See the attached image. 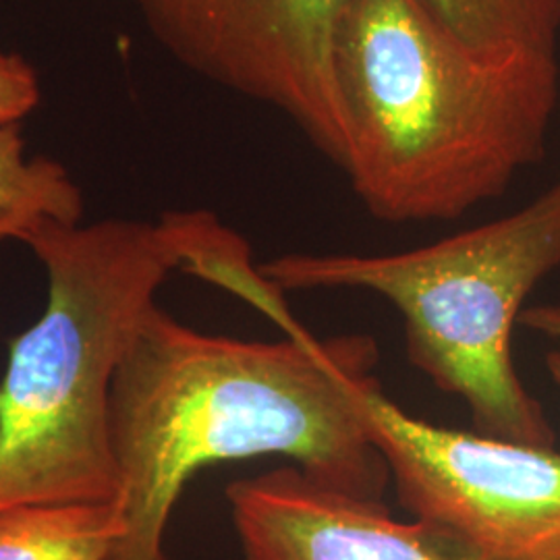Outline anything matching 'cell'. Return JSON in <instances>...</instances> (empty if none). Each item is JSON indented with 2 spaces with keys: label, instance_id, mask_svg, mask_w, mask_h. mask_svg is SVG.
Returning <instances> with one entry per match:
<instances>
[{
  "label": "cell",
  "instance_id": "1",
  "mask_svg": "<svg viewBox=\"0 0 560 560\" xmlns=\"http://www.w3.org/2000/svg\"><path fill=\"white\" fill-rule=\"evenodd\" d=\"M241 300L284 339L200 332L159 303L138 324L110 393L122 536L106 560H168L166 527L183 490L226 460L284 457L326 488L384 501L390 474L355 400L378 358L374 340L312 337L264 277Z\"/></svg>",
  "mask_w": 560,
  "mask_h": 560
},
{
  "label": "cell",
  "instance_id": "2",
  "mask_svg": "<svg viewBox=\"0 0 560 560\" xmlns=\"http://www.w3.org/2000/svg\"><path fill=\"white\" fill-rule=\"evenodd\" d=\"M335 67L339 168L378 221H455L544 156L557 55L480 52L425 0H349Z\"/></svg>",
  "mask_w": 560,
  "mask_h": 560
},
{
  "label": "cell",
  "instance_id": "3",
  "mask_svg": "<svg viewBox=\"0 0 560 560\" xmlns=\"http://www.w3.org/2000/svg\"><path fill=\"white\" fill-rule=\"evenodd\" d=\"M217 217L44 222L23 243L42 261L40 318L11 342L0 381V513L119 502L110 393L125 351L175 270L189 272Z\"/></svg>",
  "mask_w": 560,
  "mask_h": 560
},
{
  "label": "cell",
  "instance_id": "4",
  "mask_svg": "<svg viewBox=\"0 0 560 560\" xmlns=\"http://www.w3.org/2000/svg\"><path fill=\"white\" fill-rule=\"evenodd\" d=\"M560 266V183L499 221L399 254H284L260 264L282 293L361 289L402 318L416 370L469 409L478 434L555 446L513 363L521 305Z\"/></svg>",
  "mask_w": 560,
  "mask_h": 560
},
{
  "label": "cell",
  "instance_id": "5",
  "mask_svg": "<svg viewBox=\"0 0 560 560\" xmlns=\"http://www.w3.org/2000/svg\"><path fill=\"white\" fill-rule=\"evenodd\" d=\"M361 420L400 506L480 560H560V451L434 425L370 376Z\"/></svg>",
  "mask_w": 560,
  "mask_h": 560
},
{
  "label": "cell",
  "instance_id": "6",
  "mask_svg": "<svg viewBox=\"0 0 560 560\" xmlns=\"http://www.w3.org/2000/svg\"><path fill=\"white\" fill-rule=\"evenodd\" d=\"M185 69L291 120L337 168L345 154L335 50L349 0H133Z\"/></svg>",
  "mask_w": 560,
  "mask_h": 560
},
{
  "label": "cell",
  "instance_id": "7",
  "mask_svg": "<svg viewBox=\"0 0 560 560\" xmlns=\"http://www.w3.org/2000/svg\"><path fill=\"white\" fill-rule=\"evenodd\" d=\"M226 504L243 560H480L420 521L395 520L310 480L295 465L231 481Z\"/></svg>",
  "mask_w": 560,
  "mask_h": 560
},
{
  "label": "cell",
  "instance_id": "8",
  "mask_svg": "<svg viewBox=\"0 0 560 560\" xmlns=\"http://www.w3.org/2000/svg\"><path fill=\"white\" fill-rule=\"evenodd\" d=\"M120 536L119 502L18 506L0 513V560H106Z\"/></svg>",
  "mask_w": 560,
  "mask_h": 560
},
{
  "label": "cell",
  "instance_id": "9",
  "mask_svg": "<svg viewBox=\"0 0 560 560\" xmlns=\"http://www.w3.org/2000/svg\"><path fill=\"white\" fill-rule=\"evenodd\" d=\"M20 122L0 127V241H23L44 222L81 224L83 196L60 162L25 161Z\"/></svg>",
  "mask_w": 560,
  "mask_h": 560
},
{
  "label": "cell",
  "instance_id": "10",
  "mask_svg": "<svg viewBox=\"0 0 560 560\" xmlns=\"http://www.w3.org/2000/svg\"><path fill=\"white\" fill-rule=\"evenodd\" d=\"M465 44L486 55H557L560 0H425Z\"/></svg>",
  "mask_w": 560,
  "mask_h": 560
},
{
  "label": "cell",
  "instance_id": "11",
  "mask_svg": "<svg viewBox=\"0 0 560 560\" xmlns=\"http://www.w3.org/2000/svg\"><path fill=\"white\" fill-rule=\"evenodd\" d=\"M40 102L36 69L13 52H0V127L20 122Z\"/></svg>",
  "mask_w": 560,
  "mask_h": 560
},
{
  "label": "cell",
  "instance_id": "12",
  "mask_svg": "<svg viewBox=\"0 0 560 560\" xmlns=\"http://www.w3.org/2000/svg\"><path fill=\"white\" fill-rule=\"evenodd\" d=\"M520 322L525 328L538 332L541 337L560 342V303L527 307L521 312ZM546 368L552 381L560 386V351L548 353Z\"/></svg>",
  "mask_w": 560,
  "mask_h": 560
}]
</instances>
